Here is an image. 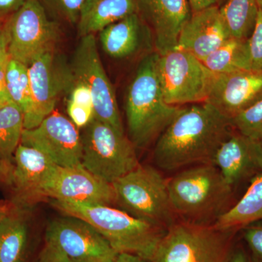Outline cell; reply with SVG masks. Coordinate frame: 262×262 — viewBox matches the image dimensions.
<instances>
[{"mask_svg":"<svg viewBox=\"0 0 262 262\" xmlns=\"http://www.w3.org/2000/svg\"><path fill=\"white\" fill-rule=\"evenodd\" d=\"M230 120L207 102L194 103L174 118L156 141L157 167L173 171L213 164L217 150L232 134Z\"/></svg>","mask_w":262,"mask_h":262,"instance_id":"6da1fadb","label":"cell"},{"mask_svg":"<svg viewBox=\"0 0 262 262\" xmlns=\"http://www.w3.org/2000/svg\"><path fill=\"white\" fill-rule=\"evenodd\" d=\"M170 204L181 222L213 225L228 211L233 187L213 164L194 165L168 181Z\"/></svg>","mask_w":262,"mask_h":262,"instance_id":"7a4b0ae2","label":"cell"},{"mask_svg":"<svg viewBox=\"0 0 262 262\" xmlns=\"http://www.w3.org/2000/svg\"><path fill=\"white\" fill-rule=\"evenodd\" d=\"M159 56L151 52L141 59L127 89V130L136 148L144 149L157 141L182 110L165 102L158 76Z\"/></svg>","mask_w":262,"mask_h":262,"instance_id":"3957f363","label":"cell"},{"mask_svg":"<svg viewBox=\"0 0 262 262\" xmlns=\"http://www.w3.org/2000/svg\"><path fill=\"white\" fill-rule=\"evenodd\" d=\"M51 204L92 225L116 252L132 253L147 261L167 231L111 206L58 200Z\"/></svg>","mask_w":262,"mask_h":262,"instance_id":"277c9868","label":"cell"},{"mask_svg":"<svg viewBox=\"0 0 262 262\" xmlns=\"http://www.w3.org/2000/svg\"><path fill=\"white\" fill-rule=\"evenodd\" d=\"M237 232L177 222L167 229L148 262H229Z\"/></svg>","mask_w":262,"mask_h":262,"instance_id":"5b68a950","label":"cell"},{"mask_svg":"<svg viewBox=\"0 0 262 262\" xmlns=\"http://www.w3.org/2000/svg\"><path fill=\"white\" fill-rule=\"evenodd\" d=\"M112 186L115 203L122 211L165 230L177 223L168 181L154 167L139 165Z\"/></svg>","mask_w":262,"mask_h":262,"instance_id":"8992f818","label":"cell"},{"mask_svg":"<svg viewBox=\"0 0 262 262\" xmlns=\"http://www.w3.org/2000/svg\"><path fill=\"white\" fill-rule=\"evenodd\" d=\"M81 139L82 166L108 184L140 165L130 139L97 119L84 127Z\"/></svg>","mask_w":262,"mask_h":262,"instance_id":"52a82bcc","label":"cell"},{"mask_svg":"<svg viewBox=\"0 0 262 262\" xmlns=\"http://www.w3.org/2000/svg\"><path fill=\"white\" fill-rule=\"evenodd\" d=\"M158 76L165 102L173 106L206 102L217 74L188 52L160 55Z\"/></svg>","mask_w":262,"mask_h":262,"instance_id":"ba28073f","label":"cell"},{"mask_svg":"<svg viewBox=\"0 0 262 262\" xmlns=\"http://www.w3.org/2000/svg\"><path fill=\"white\" fill-rule=\"evenodd\" d=\"M12 59L29 67L39 57L54 51L58 27L46 14L39 0H27L4 25Z\"/></svg>","mask_w":262,"mask_h":262,"instance_id":"9c48e42d","label":"cell"},{"mask_svg":"<svg viewBox=\"0 0 262 262\" xmlns=\"http://www.w3.org/2000/svg\"><path fill=\"white\" fill-rule=\"evenodd\" d=\"M70 67L74 80L91 90L95 118L125 135L115 90L103 68L94 34L81 37Z\"/></svg>","mask_w":262,"mask_h":262,"instance_id":"30bf717a","label":"cell"},{"mask_svg":"<svg viewBox=\"0 0 262 262\" xmlns=\"http://www.w3.org/2000/svg\"><path fill=\"white\" fill-rule=\"evenodd\" d=\"M32 106L24 117V129L37 127L55 111L58 98L74 83L70 68L63 66L54 51L42 55L29 67Z\"/></svg>","mask_w":262,"mask_h":262,"instance_id":"8fae6325","label":"cell"},{"mask_svg":"<svg viewBox=\"0 0 262 262\" xmlns=\"http://www.w3.org/2000/svg\"><path fill=\"white\" fill-rule=\"evenodd\" d=\"M20 144L42 151L58 166L82 165V139L78 127L58 112H53L37 127L24 129Z\"/></svg>","mask_w":262,"mask_h":262,"instance_id":"7c38bea8","label":"cell"},{"mask_svg":"<svg viewBox=\"0 0 262 262\" xmlns=\"http://www.w3.org/2000/svg\"><path fill=\"white\" fill-rule=\"evenodd\" d=\"M46 241L72 260L108 262L117 254L92 225L71 215L52 221L46 229Z\"/></svg>","mask_w":262,"mask_h":262,"instance_id":"4fadbf2b","label":"cell"},{"mask_svg":"<svg viewBox=\"0 0 262 262\" xmlns=\"http://www.w3.org/2000/svg\"><path fill=\"white\" fill-rule=\"evenodd\" d=\"M43 195L58 201L113 206L112 184L95 177L83 166L63 168L56 165L45 184Z\"/></svg>","mask_w":262,"mask_h":262,"instance_id":"5bb4252c","label":"cell"},{"mask_svg":"<svg viewBox=\"0 0 262 262\" xmlns=\"http://www.w3.org/2000/svg\"><path fill=\"white\" fill-rule=\"evenodd\" d=\"M138 14L152 32L159 55L175 49L180 33L192 15L188 0H137Z\"/></svg>","mask_w":262,"mask_h":262,"instance_id":"9a60e30c","label":"cell"},{"mask_svg":"<svg viewBox=\"0 0 262 262\" xmlns=\"http://www.w3.org/2000/svg\"><path fill=\"white\" fill-rule=\"evenodd\" d=\"M262 98V72L252 70L217 74L206 102L229 120Z\"/></svg>","mask_w":262,"mask_h":262,"instance_id":"2e32d148","label":"cell"},{"mask_svg":"<svg viewBox=\"0 0 262 262\" xmlns=\"http://www.w3.org/2000/svg\"><path fill=\"white\" fill-rule=\"evenodd\" d=\"M13 182L16 207H27L44 198L45 184L56 167L39 150L20 145L15 151Z\"/></svg>","mask_w":262,"mask_h":262,"instance_id":"e0dca14e","label":"cell"},{"mask_svg":"<svg viewBox=\"0 0 262 262\" xmlns=\"http://www.w3.org/2000/svg\"><path fill=\"white\" fill-rule=\"evenodd\" d=\"M213 165L234 187L262 173V142L232 133L217 150Z\"/></svg>","mask_w":262,"mask_h":262,"instance_id":"ac0fdd59","label":"cell"},{"mask_svg":"<svg viewBox=\"0 0 262 262\" xmlns=\"http://www.w3.org/2000/svg\"><path fill=\"white\" fill-rule=\"evenodd\" d=\"M231 38L220 8L192 13L179 35L176 50L188 52L203 61Z\"/></svg>","mask_w":262,"mask_h":262,"instance_id":"d6986e66","label":"cell"},{"mask_svg":"<svg viewBox=\"0 0 262 262\" xmlns=\"http://www.w3.org/2000/svg\"><path fill=\"white\" fill-rule=\"evenodd\" d=\"M103 51L115 58L134 56L154 44L152 32L138 13L110 24L99 32Z\"/></svg>","mask_w":262,"mask_h":262,"instance_id":"ffe728a7","label":"cell"},{"mask_svg":"<svg viewBox=\"0 0 262 262\" xmlns=\"http://www.w3.org/2000/svg\"><path fill=\"white\" fill-rule=\"evenodd\" d=\"M137 12V0H85L77 22L79 35H95L110 24Z\"/></svg>","mask_w":262,"mask_h":262,"instance_id":"44dd1931","label":"cell"},{"mask_svg":"<svg viewBox=\"0 0 262 262\" xmlns=\"http://www.w3.org/2000/svg\"><path fill=\"white\" fill-rule=\"evenodd\" d=\"M258 221H262V173L251 179L244 196L213 225L221 229L238 231Z\"/></svg>","mask_w":262,"mask_h":262,"instance_id":"7402d4cb","label":"cell"},{"mask_svg":"<svg viewBox=\"0 0 262 262\" xmlns=\"http://www.w3.org/2000/svg\"><path fill=\"white\" fill-rule=\"evenodd\" d=\"M18 210L10 208L0 222V262H24L28 227Z\"/></svg>","mask_w":262,"mask_h":262,"instance_id":"603a6c76","label":"cell"},{"mask_svg":"<svg viewBox=\"0 0 262 262\" xmlns=\"http://www.w3.org/2000/svg\"><path fill=\"white\" fill-rule=\"evenodd\" d=\"M247 39L229 38L202 61L218 75L251 70Z\"/></svg>","mask_w":262,"mask_h":262,"instance_id":"cb8c5ba5","label":"cell"},{"mask_svg":"<svg viewBox=\"0 0 262 262\" xmlns=\"http://www.w3.org/2000/svg\"><path fill=\"white\" fill-rule=\"evenodd\" d=\"M257 0H227L220 7L231 37L247 39L251 36L258 14Z\"/></svg>","mask_w":262,"mask_h":262,"instance_id":"d4e9b609","label":"cell"},{"mask_svg":"<svg viewBox=\"0 0 262 262\" xmlns=\"http://www.w3.org/2000/svg\"><path fill=\"white\" fill-rule=\"evenodd\" d=\"M24 130L21 108L13 101L0 106V159L12 162Z\"/></svg>","mask_w":262,"mask_h":262,"instance_id":"484cf974","label":"cell"},{"mask_svg":"<svg viewBox=\"0 0 262 262\" xmlns=\"http://www.w3.org/2000/svg\"><path fill=\"white\" fill-rule=\"evenodd\" d=\"M6 85L10 100L28 115L32 106L29 67L10 58L6 69Z\"/></svg>","mask_w":262,"mask_h":262,"instance_id":"4316f807","label":"cell"},{"mask_svg":"<svg viewBox=\"0 0 262 262\" xmlns=\"http://www.w3.org/2000/svg\"><path fill=\"white\" fill-rule=\"evenodd\" d=\"M67 113L78 128H84L95 118L94 99L85 84L74 80L70 90Z\"/></svg>","mask_w":262,"mask_h":262,"instance_id":"83f0119b","label":"cell"},{"mask_svg":"<svg viewBox=\"0 0 262 262\" xmlns=\"http://www.w3.org/2000/svg\"><path fill=\"white\" fill-rule=\"evenodd\" d=\"M239 134L262 142V98L230 120Z\"/></svg>","mask_w":262,"mask_h":262,"instance_id":"f1b7e54d","label":"cell"},{"mask_svg":"<svg viewBox=\"0 0 262 262\" xmlns=\"http://www.w3.org/2000/svg\"><path fill=\"white\" fill-rule=\"evenodd\" d=\"M244 238L250 251L252 262H262V221L243 227Z\"/></svg>","mask_w":262,"mask_h":262,"instance_id":"f546056e","label":"cell"},{"mask_svg":"<svg viewBox=\"0 0 262 262\" xmlns=\"http://www.w3.org/2000/svg\"><path fill=\"white\" fill-rule=\"evenodd\" d=\"M247 41L251 69L262 72V13L260 10L256 25Z\"/></svg>","mask_w":262,"mask_h":262,"instance_id":"4dcf8cb0","label":"cell"},{"mask_svg":"<svg viewBox=\"0 0 262 262\" xmlns=\"http://www.w3.org/2000/svg\"><path fill=\"white\" fill-rule=\"evenodd\" d=\"M48 6L61 18L72 24H77L85 0H44Z\"/></svg>","mask_w":262,"mask_h":262,"instance_id":"1f68e13d","label":"cell"},{"mask_svg":"<svg viewBox=\"0 0 262 262\" xmlns=\"http://www.w3.org/2000/svg\"><path fill=\"white\" fill-rule=\"evenodd\" d=\"M37 262H72L59 248L46 243Z\"/></svg>","mask_w":262,"mask_h":262,"instance_id":"d6a6232c","label":"cell"},{"mask_svg":"<svg viewBox=\"0 0 262 262\" xmlns=\"http://www.w3.org/2000/svg\"><path fill=\"white\" fill-rule=\"evenodd\" d=\"M10 58L8 55L0 59V106L11 101L6 85V69Z\"/></svg>","mask_w":262,"mask_h":262,"instance_id":"836d02e7","label":"cell"},{"mask_svg":"<svg viewBox=\"0 0 262 262\" xmlns=\"http://www.w3.org/2000/svg\"><path fill=\"white\" fill-rule=\"evenodd\" d=\"M13 164L12 162L0 159V183L12 186Z\"/></svg>","mask_w":262,"mask_h":262,"instance_id":"e575fe53","label":"cell"},{"mask_svg":"<svg viewBox=\"0 0 262 262\" xmlns=\"http://www.w3.org/2000/svg\"><path fill=\"white\" fill-rule=\"evenodd\" d=\"M27 0H0V15H11L17 11Z\"/></svg>","mask_w":262,"mask_h":262,"instance_id":"d590c367","label":"cell"},{"mask_svg":"<svg viewBox=\"0 0 262 262\" xmlns=\"http://www.w3.org/2000/svg\"><path fill=\"white\" fill-rule=\"evenodd\" d=\"M227 1V0H188V3L190 6L192 13H195L211 7L220 8V5Z\"/></svg>","mask_w":262,"mask_h":262,"instance_id":"8d00e7d4","label":"cell"},{"mask_svg":"<svg viewBox=\"0 0 262 262\" xmlns=\"http://www.w3.org/2000/svg\"><path fill=\"white\" fill-rule=\"evenodd\" d=\"M108 262H148L146 260L128 253H117L113 259Z\"/></svg>","mask_w":262,"mask_h":262,"instance_id":"74e56055","label":"cell"},{"mask_svg":"<svg viewBox=\"0 0 262 262\" xmlns=\"http://www.w3.org/2000/svg\"><path fill=\"white\" fill-rule=\"evenodd\" d=\"M8 40L4 26H0V59L8 56Z\"/></svg>","mask_w":262,"mask_h":262,"instance_id":"f35d334b","label":"cell"},{"mask_svg":"<svg viewBox=\"0 0 262 262\" xmlns=\"http://www.w3.org/2000/svg\"><path fill=\"white\" fill-rule=\"evenodd\" d=\"M229 262H252V261L250 256H248L247 253L243 248H235Z\"/></svg>","mask_w":262,"mask_h":262,"instance_id":"ab89813d","label":"cell"},{"mask_svg":"<svg viewBox=\"0 0 262 262\" xmlns=\"http://www.w3.org/2000/svg\"><path fill=\"white\" fill-rule=\"evenodd\" d=\"M10 208H9L8 205L0 204V222H1V221L4 218L5 215L10 211Z\"/></svg>","mask_w":262,"mask_h":262,"instance_id":"60d3db41","label":"cell"},{"mask_svg":"<svg viewBox=\"0 0 262 262\" xmlns=\"http://www.w3.org/2000/svg\"><path fill=\"white\" fill-rule=\"evenodd\" d=\"M72 262H97L96 261H94V260H72L71 259Z\"/></svg>","mask_w":262,"mask_h":262,"instance_id":"b9f144b4","label":"cell"},{"mask_svg":"<svg viewBox=\"0 0 262 262\" xmlns=\"http://www.w3.org/2000/svg\"><path fill=\"white\" fill-rule=\"evenodd\" d=\"M258 5V9H259L260 11L262 13V0H257Z\"/></svg>","mask_w":262,"mask_h":262,"instance_id":"7bdbcfd3","label":"cell"},{"mask_svg":"<svg viewBox=\"0 0 262 262\" xmlns=\"http://www.w3.org/2000/svg\"><path fill=\"white\" fill-rule=\"evenodd\" d=\"M3 15H0V26H1V21H2V19H3Z\"/></svg>","mask_w":262,"mask_h":262,"instance_id":"ee69618b","label":"cell"}]
</instances>
